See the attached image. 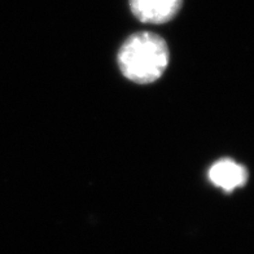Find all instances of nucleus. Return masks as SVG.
Wrapping results in <instances>:
<instances>
[{"instance_id":"nucleus-1","label":"nucleus","mask_w":254,"mask_h":254,"mask_svg":"<svg viewBox=\"0 0 254 254\" xmlns=\"http://www.w3.org/2000/svg\"><path fill=\"white\" fill-rule=\"evenodd\" d=\"M170 60L167 44L154 33H136L127 38L118 52V66L137 84L153 83L162 77Z\"/></svg>"},{"instance_id":"nucleus-2","label":"nucleus","mask_w":254,"mask_h":254,"mask_svg":"<svg viewBox=\"0 0 254 254\" xmlns=\"http://www.w3.org/2000/svg\"><path fill=\"white\" fill-rule=\"evenodd\" d=\"M183 0H130L131 12L147 24H165L181 10Z\"/></svg>"},{"instance_id":"nucleus-3","label":"nucleus","mask_w":254,"mask_h":254,"mask_svg":"<svg viewBox=\"0 0 254 254\" xmlns=\"http://www.w3.org/2000/svg\"><path fill=\"white\" fill-rule=\"evenodd\" d=\"M209 181L215 187L226 192H232L236 188L243 187L248 181V171L243 165L235 162L230 158L217 161L209 169Z\"/></svg>"}]
</instances>
